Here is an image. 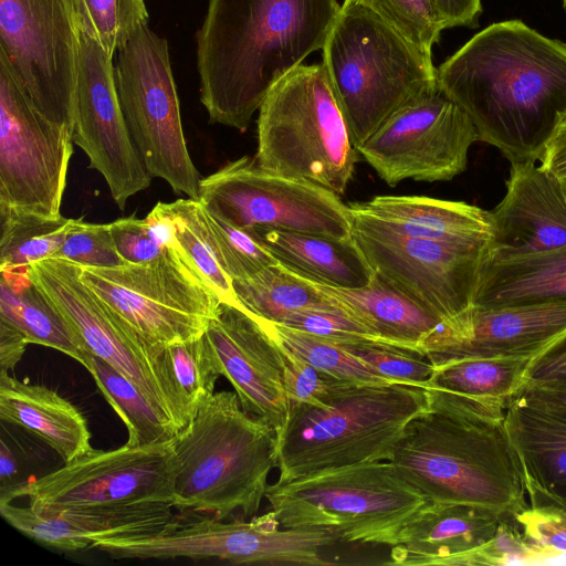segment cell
<instances>
[{
    "instance_id": "cell-1",
    "label": "cell",
    "mask_w": 566,
    "mask_h": 566,
    "mask_svg": "<svg viewBox=\"0 0 566 566\" xmlns=\"http://www.w3.org/2000/svg\"><path fill=\"white\" fill-rule=\"evenodd\" d=\"M437 82L479 142L535 163L566 116V43L520 20L493 23L437 67Z\"/></svg>"
},
{
    "instance_id": "cell-2",
    "label": "cell",
    "mask_w": 566,
    "mask_h": 566,
    "mask_svg": "<svg viewBox=\"0 0 566 566\" xmlns=\"http://www.w3.org/2000/svg\"><path fill=\"white\" fill-rule=\"evenodd\" d=\"M337 0H209L196 34L209 122L247 130L271 87L322 50Z\"/></svg>"
},
{
    "instance_id": "cell-3",
    "label": "cell",
    "mask_w": 566,
    "mask_h": 566,
    "mask_svg": "<svg viewBox=\"0 0 566 566\" xmlns=\"http://www.w3.org/2000/svg\"><path fill=\"white\" fill-rule=\"evenodd\" d=\"M391 462L433 504L513 517L530 507L504 419L429 407L409 423Z\"/></svg>"
},
{
    "instance_id": "cell-4",
    "label": "cell",
    "mask_w": 566,
    "mask_h": 566,
    "mask_svg": "<svg viewBox=\"0 0 566 566\" xmlns=\"http://www.w3.org/2000/svg\"><path fill=\"white\" fill-rule=\"evenodd\" d=\"M172 443L175 509L219 520L255 516L277 464L276 433L242 408L235 391L205 400Z\"/></svg>"
},
{
    "instance_id": "cell-5",
    "label": "cell",
    "mask_w": 566,
    "mask_h": 566,
    "mask_svg": "<svg viewBox=\"0 0 566 566\" xmlns=\"http://www.w3.org/2000/svg\"><path fill=\"white\" fill-rule=\"evenodd\" d=\"M429 408L423 388L406 382L338 380L322 407L290 406L276 433L283 483L319 470L391 461L409 423Z\"/></svg>"
},
{
    "instance_id": "cell-6",
    "label": "cell",
    "mask_w": 566,
    "mask_h": 566,
    "mask_svg": "<svg viewBox=\"0 0 566 566\" xmlns=\"http://www.w3.org/2000/svg\"><path fill=\"white\" fill-rule=\"evenodd\" d=\"M322 51L356 149L394 114L439 90L431 54L354 0L342 4Z\"/></svg>"
},
{
    "instance_id": "cell-7",
    "label": "cell",
    "mask_w": 566,
    "mask_h": 566,
    "mask_svg": "<svg viewBox=\"0 0 566 566\" xmlns=\"http://www.w3.org/2000/svg\"><path fill=\"white\" fill-rule=\"evenodd\" d=\"M265 499L282 527L316 528L346 543L392 546L429 500L391 461L328 468L269 484Z\"/></svg>"
},
{
    "instance_id": "cell-8",
    "label": "cell",
    "mask_w": 566,
    "mask_h": 566,
    "mask_svg": "<svg viewBox=\"0 0 566 566\" xmlns=\"http://www.w3.org/2000/svg\"><path fill=\"white\" fill-rule=\"evenodd\" d=\"M358 156L322 63L298 65L268 92L254 158L262 169L342 195Z\"/></svg>"
},
{
    "instance_id": "cell-9",
    "label": "cell",
    "mask_w": 566,
    "mask_h": 566,
    "mask_svg": "<svg viewBox=\"0 0 566 566\" xmlns=\"http://www.w3.org/2000/svg\"><path fill=\"white\" fill-rule=\"evenodd\" d=\"M82 281L150 348L200 336L221 300L178 247L145 264L81 266Z\"/></svg>"
},
{
    "instance_id": "cell-10",
    "label": "cell",
    "mask_w": 566,
    "mask_h": 566,
    "mask_svg": "<svg viewBox=\"0 0 566 566\" xmlns=\"http://www.w3.org/2000/svg\"><path fill=\"white\" fill-rule=\"evenodd\" d=\"M338 538L324 530L282 527L270 511L249 521L209 515L174 518L158 531L98 536L91 548L113 558H214L247 565H331L322 555Z\"/></svg>"
},
{
    "instance_id": "cell-11",
    "label": "cell",
    "mask_w": 566,
    "mask_h": 566,
    "mask_svg": "<svg viewBox=\"0 0 566 566\" xmlns=\"http://www.w3.org/2000/svg\"><path fill=\"white\" fill-rule=\"evenodd\" d=\"M114 62L120 107L148 172L198 200L200 178L187 148L167 40L145 25Z\"/></svg>"
},
{
    "instance_id": "cell-12",
    "label": "cell",
    "mask_w": 566,
    "mask_h": 566,
    "mask_svg": "<svg viewBox=\"0 0 566 566\" xmlns=\"http://www.w3.org/2000/svg\"><path fill=\"white\" fill-rule=\"evenodd\" d=\"M80 52L71 0H0V57L36 111L71 135Z\"/></svg>"
},
{
    "instance_id": "cell-13",
    "label": "cell",
    "mask_w": 566,
    "mask_h": 566,
    "mask_svg": "<svg viewBox=\"0 0 566 566\" xmlns=\"http://www.w3.org/2000/svg\"><path fill=\"white\" fill-rule=\"evenodd\" d=\"M353 238L376 275L451 327L472 307L489 242L409 238L352 209Z\"/></svg>"
},
{
    "instance_id": "cell-14",
    "label": "cell",
    "mask_w": 566,
    "mask_h": 566,
    "mask_svg": "<svg viewBox=\"0 0 566 566\" xmlns=\"http://www.w3.org/2000/svg\"><path fill=\"white\" fill-rule=\"evenodd\" d=\"M198 200L211 214L237 228L353 237L352 211L339 195L266 171L247 156L200 179Z\"/></svg>"
},
{
    "instance_id": "cell-15",
    "label": "cell",
    "mask_w": 566,
    "mask_h": 566,
    "mask_svg": "<svg viewBox=\"0 0 566 566\" xmlns=\"http://www.w3.org/2000/svg\"><path fill=\"white\" fill-rule=\"evenodd\" d=\"M178 460L172 438L145 446L92 449L61 469L19 482L0 503L28 496L33 507L167 504L174 507Z\"/></svg>"
},
{
    "instance_id": "cell-16",
    "label": "cell",
    "mask_w": 566,
    "mask_h": 566,
    "mask_svg": "<svg viewBox=\"0 0 566 566\" xmlns=\"http://www.w3.org/2000/svg\"><path fill=\"white\" fill-rule=\"evenodd\" d=\"M72 135L31 104L0 57V207L61 217Z\"/></svg>"
},
{
    "instance_id": "cell-17",
    "label": "cell",
    "mask_w": 566,
    "mask_h": 566,
    "mask_svg": "<svg viewBox=\"0 0 566 566\" xmlns=\"http://www.w3.org/2000/svg\"><path fill=\"white\" fill-rule=\"evenodd\" d=\"M42 287L78 335L84 347L127 377L179 431L186 424L170 384L163 352L127 329L81 279V265L50 258L29 266Z\"/></svg>"
},
{
    "instance_id": "cell-18",
    "label": "cell",
    "mask_w": 566,
    "mask_h": 566,
    "mask_svg": "<svg viewBox=\"0 0 566 566\" xmlns=\"http://www.w3.org/2000/svg\"><path fill=\"white\" fill-rule=\"evenodd\" d=\"M479 140L469 116L440 90L397 112L358 148L389 186L448 181L463 172Z\"/></svg>"
},
{
    "instance_id": "cell-19",
    "label": "cell",
    "mask_w": 566,
    "mask_h": 566,
    "mask_svg": "<svg viewBox=\"0 0 566 566\" xmlns=\"http://www.w3.org/2000/svg\"><path fill=\"white\" fill-rule=\"evenodd\" d=\"M73 143L83 149L90 167L105 179L120 210L151 182L126 124L114 76V59L80 31Z\"/></svg>"
},
{
    "instance_id": "cell-20",
    "label": "cell",
    "mask_w": 566,
    "mask_h": 566,
    "mask_svg": "<svg viewBox=\"0 0 566 566\" xmlns=\"http://www.w3.org/2000/svg\"><path fill=\"white\" fill-rule=\"evenodd\" d=\"M205 335L221 376L232 385L242 408L275 432L286 422L290 403L279 342L238 304L221 301Z\"/></svg>"
},
{
    "instance_id": "cell-21",
    "label": "cell",
    "mask_w": 566,
    "mask_h": 566,
    "mask_svg": "<svg viewBox=\"0 0 566 566\" xmlns=\"http://www.w3.org/2000/svg\"><path fill=\"white\" fill-rule=\"evenodd\" d=\"M490 262L566 248V195L562 181L532 161L511 164L506 193L491 211Z\"/></svg>"
},
{
    "instance_id": "cell-22",
    "label": "cell",
    "mask_w": 566,
    "mask_h": 566,
    "mask_svg": "<svg viewBox=\"0 0 566 566\" xmlns=\"http://www.w3.org/2000/svg\"><path fill=\"white\" fill-rule=\"evenodd\" d=\"M566 332V301L473 306L440 334L432 364L460 357H534Z\"/></svg>"
},
{
    "instance_id": "cell-23",
    "label": "cell",
    "mask_w": 566,
    "mask_h": 566,
    "mask_svg": "<svg viewBox=\"0 0 566 566\" xmlns=\"http://www.w3.org/2000/svg\"><path fill=\"white\" fill-rule=\"evenodd\" d=\"M171 505H99L33 507L0 503L1 516L33 541L60 551L91 547L98 536L149 533L175 518Z\"/></svg>"
},
{
    "instance_id": "cell-24",
    "label": "cell",
    "mask_w": 566,
    "mask_h": 566,
    "mask_svg": "<svg viewBox=\"0 0 566 566\" xmlns=\"http://www.w3.org/2000/svg\"><path fill=\"white\" fill-rule=\"evenodd\" d=\"M504 516L465 504L430 503L400 532L386 565H481Z\"/></svg>"
},
{
    "instance_id": "cell-25",
    "label": "cell",
    "mask_w": 566,
    "mask_h": 566,
    "mask_svg": "<svg viewBox=\"0 0 566 566\" xmlns=\"http://www.w3.org/2000/svg\"><path fill=\"white\" fill-rule=\"evenodd\" d=\"M532 357H460L434 364L424 388L429 407L486 419H504L525 384Z\"/></svg>"
},
{
    "instance_id": "cell-26",
    "label": "cell",
    "mask_w": 566,
    "mask_h": 566,
    "mask_svg": "<svg viewBox=\"0 0 566 566\" xmlns=\"http://www.w3.org/2000/svg\"><path fill=\"white\" fill-rule=\"evenodd\" d=\"M312 283L331 304L369 328L387 345L427 356L444 329L437 316L376 274L369 285L360 289Z\"/></svg>"
},
{
    "instance_id": "cell-27",
    "label": "cell",
    "mask_w": 566,
    "mask_h": 566,
    "mask_svg": "<svg viewBox=\"0 0 566 566\" xmlns=\"http://www.w3.org/2000/svg\"><path fill=\"white\" fill-rule=\"evenodd\" d=\"M504 422L530 506L566 505V419L514 399Z\"/></svg>"
},
{
    "instance_id": "cell-28",
    "label": "cell",
    "mask_w": 566,
    "mask_h": 566,
    "mask_svg": "<svg viewBox=\"0 0 566 566\" xmlns=\"http://www.w3.org/2000/svg\"><path fill=\"white\" fill-rule=\"evenodd\" d=\"M348 206L379 227L409 238L490 242L493 230L491 211L463 201L423 196H376Z\"/></svg>"
},
{
    "instance_id": "cell-29",
    "label": "cell",
    "mask_w": 566,
    "mask_h": 566,
    "mask_svg": "<svg viewBox=\"0 0 566 566\" xmlns=\"http://www.w3.org/2000/svg\"><path fill=\"white\" fill-rule=\"evenodd\" d=\"M250 230L281 265L312 282L360 289L375 277L353 237L338 239L272 228Z\"/></svg>"
},
{
    "instance_id": "cell-30",
    "label": "cell",
    "mask_w": 566,
    "mask_h": 566,
    "mask_svg": "<svg viewBox=\"0 0 566 566\" xmlns=\"http://www.w3.org/2000/svg\"><path fill=\"white\" fill-rule=\"evenodd\" d=\"M0 419L30 430L69 463L87 453L91 432L82 412L56 391L0 373Z\"/></svg>"
},
{
    "instance_id": "cell-31",
    "label": "cell",
    "mask_w": 566,
    "mask_h": 566,
    "mask_svg": "<svg viewBox=\"0 0 566 566\" xmlns=\"http://www.w3.org/2000/svg\"><path fill=\"white\" fill-rule=\"evenodd\" d=\"M566 301V248L505 262H484L473 306Z\"/></svg>"
},
{
    "instance_id": "cell-32",
    "label": "cell",
    "mask_w": 566,
    "mask_h": 566,
    "mask_svg": "<svg viewBox=\"0 0 566 566\" xmlns=\"http://www.w3.org/2000/svg\"><path fill=\"white\" fill-rule=\"evenodd\" d=\"M0 318L20 329L30 344L46 346L82 365L86 348L55 303L27 270H0Z\"/></svg>"
},
{
    "instance_id": "cell-33",
    "label": "cell",
    "mask_w": 566,
    "mask_h": 566,
    "mask_svg": "<svg viewBox=\"0 0 566 566\" xmlns=\"http://www.w3.org/2000/svg\"><path fill=\"white\" fill-rule=\"evenodd\" d=\"M232 285L238 304L262 322L282 323L297 310L331 304L311 281L280 263Z\"/></svg>"
},
{
    "instance_id": "cell-34",
    "label": "cell",
    "mask_w": 566,
    "mask_h": 566,
    "mask_svg": "<svg viewBox=\"0 0 566 566\" xmlns=\"http://www.w3.org/2000/svg\"><path fill=\"white\" fill-rule=\"evenodd\" d=\"M83 366L93 376L105 399L123 420L127 444L145 446L169 440L178 430L145 395L105 360L87 353Z\"/></svg>"
},
{
    "instance_id": "cell-35",
    "label": "cell",
    "mask_w": 566,
    "mask_h": 566,
    "mask_svg": "<svg viewBox=\"0 0 566 566\" xmlns=\"http://www.w3.org/2000/svg\"><path fill=\"white\" fill-rule=\"evenodd\" d=\"M72 220L0 207V270H27L35 262L53 258Z\"/></svg>"
},
{
    "instance_id": "cell-36",
    "label": "cell",
    "mask_w": 566,
    "mask_h": 566,
    "mask_svg": "<svg viewBox=\"0 0 566 566\" xmlns=\"http://www.w3.org/2000/svg\"><path fill=\"white\" fill-rule=\"evenodd\" d=\"M166 207L174 223L176 247L189 259L221 301L238 304L232 280L222 269L205 207L199 200L191 198L178 199L166 203Z\"/></svg>"
},
{
    "instance_id": "cell-37",
    "label": "cell",
    "mask_w": 566,
    "mask_h": 566,
    "mask_svg": "<svg viewBox=\"0 0 566 566\" xmlns=\"http://www.w3.org/2000/svg\"><path fill=\"white\" fill-rule=\"evenodd\" d=\"M163 358L188 423L199 406L214 394L217 379L221 376L205 332L168 345Z\"/></svg>"
},
{
    "instance_id": "cell-38",
    "label": "cell",
    "mask_w": 566,
    "mask_h": 566,
    "mask_svg": "<svg viewBox=\"0 0 566 566\" xmlns=\"http://www.w3.org/2000/svg\"><path fill=\"white\" fill-rule=\"evenodd\" d=\"M81 32L115 59L143 27L149 14L145 0H71Z\"/></svg>"
},
{
    "instance_id": "cell-39",
    "label": "cell",
    "mask_w": 566,
    "mask_h": 566,
    "mask_svg": "<svg viewBox=\"0 0 566 566\" xmlns=\"http://www.w3.org/2000/svg\"><path fill=\"white\" fill-rule=\"evenodd\" d=\"M260 322L277 342L335 379L365 384L396 382L376 373L342 345L277 323Z\"/></svg>"
},
{
    "instance_id": "cell-40",
    "label": "cell",
    "mask_w": 566,
    "mask_h": 566,
    "mask_svg": "<svg viewBox=\"0 0 566 566\" xmlns=\"http://www.w3.org/2000/svg\"><path fill=\"white\" fill-rule=\"evenodd\" d=\"M419 50L431 54L444 24L433 0H354Z\"/></svg>"
},
{
    "instance_id": "cell-41",
    "label": "cell",
    "mask_w": 566,
    "mask_h": 566,
    "mask_svg": "<svg viewBox=\"0 0 566 566\" xmlns=\"http://www.w3.org/2000/svg\"><path fill=\"white\" fill-rule=\"evenodd\" d=\"M205 210L222 269L232 281L279 263L250 229L233 227Z\"/></svg>"
},
{
    "instance_id": "cell-42",
    "label": "cell",
    "mask_w": 566,
    "mask_h": 566,
    "mask_svg": "<svg viewBox=\"0 0 566 566\" xmlns=\"http://www.w3.org/2000/svg\"><path fill=\"white\" fill-rule=\"evenodd\" d=\"M277 324L342 346L385 344L369 328L333 304L297 310Z\"/></svg>"
},
{
    "instance_id": "cell-43",
    "label": "cell",
    "mask_w": 566,
    "mask_h": 566,
    "mask_svg": "<svg viewBox=\"0 0 566 566\" xmlns=\"http://www.w3.org/2000/svg\"><path fill=\"white\" fill-rule=\"evenodd\" d=\"M381 376L426 388L436 366L423 354L386 344L344 346Z\"/></svg>"
},
{
    "instance_id": "cell-44",
    "label": "cell",
    "mask_w": 566,
    "mask_h": 566,
    "mask_svg": "<svg viewBox=\"0 0 566 566\" xmlns=\"http://www.w3.org/2000/svg\"><path fill=\"white\" fill-rule=\"evenodd\" d=\"M53 258L88 268L126 264L116 250L109 223H88L82 219L72 220L64 241Z\"/></svg>"
},
{
    "instance_id": "cell-45",
    "label": "cell",
    "mask_w": 566,
    "mask_h": 566,
    "mask_svg": "<svg viewBox=\"0 0 566 566\" xmlns=\"http://www.w3.org/2000/svg\"><path fill=\"white\" fill-rule=\"evenodd\" d=\"M279 344L284 360V386L290 406H324L338 379L322 373L302 356Z\"/></svg>"
},
{
    "instance_id": "cell-46",
    "label": "cell",
    "mask_w": 566,
    "mask_h": 566,
    "mask_svg": "<svg viewBox=\"0 0 566 566\" xmlns=\"http://www.w3.org/2000/svg\"><path fill=\"white\" fill-rule=\"evenodd\" d=\"M535 555L566 551V521L547 507H528L515 516Z\"/></svg>"
},
{
    "instance_id": "cell-47",
    "label": "cell",
    "mask_w": 566,
    "mask_h": 566,
    "mask_svg": "<svg viewBox=\"0 0 566 566\" xmlns=\"http://www.w3.org/2000/svg\"><path fill=\"white\" fill-rule=\"evenodd\" d=\"M116 250L125 263L145 264L166 250L154 237L145 219L120 218L109 223Z\"/></svg>"
},
{
    "instance_id": "cell-48",
    "label": "cell",
    "mask_w": 566,
    "mask_h": 566,
    "mask_svg": "<svg viewBox=\"0 0 566 566\" xmlns=\"http://www.w3.org/2000/svg\"><path fill=\"white\" fill-rule=\"evenodd\" d=\"M557 381H566V332L530 360L524 386Z\"/></svg>"
},
{
    "instance_id": "cell-49",
    "label": "cell",
    "mask_w": 566,
    "mask_h": 566,
    "mask_svg": "<svg viewBox=\"0 0 566 566\" xmlns=\"http://www.w3.org/2000/svg\"><path fill=\"white\" fill-rule=\"evenodd\" d=\"M515 399L566 419V381L524 386Z\"/></svg>"
},
{
    "instance_id": "cell-50",
    "label": "cell",
    "mask_w": 566,
    "mask_h": 566,
    "mask_svg": "<svg viewBox=\"0 0 566 566\" xmlns=\"http://www.w3.org/2000/svg\"><path fill=\"white\" fill-rule=\"evenodd\" d=\"M444 28L475 27L481 13V0H433Z\"/></svg>"
},
{
    "instance_id": "cell-51",
    "label": "cell",
    "mask_w": 566,
    "mask_h": 566,
    "mask_svg": "<svg viewBox=\"0 0 566 566\" xmlns=\"http://www.w3.org/2000/svg\"><path fill=\"white\" fill-rule=\"evenodd\" d=\"M30 344L27 336L11 323L0 318V373L13 370Z\"/></svg>"
},
{
    "instance_id": "cell-52",
    "label": "cell",
    "mask_w": 566,
    "mask_h": 566,
    "mask_svg": "<svg viewBox=\"0 0 566 566\" xmlns=\"http://www.w3.org/2000/svg\"><path fill=\"white\" fill-rule=\"evenodd\" d=\"M539 160L544 170L559 180L566 179V116L556 126Z\"/></svg>"
},
{
    "instance_id": "cell-53",
    "label": "cell",
    "mask_w": 566,
    "mask_h": 566,
    "mask_svg": "<svg viewBox=\"0 0 566 566\" xmlns=\"http://www.w3.org/2000/svg\"><path fill=\"white\" fill-rule=\"evenodd\" d=\"M18 473V462L10 447L1 440L0 442V495L6 494L13 489L15 475Z\"/></svg>"
},
{
    "instance_id": "cell-54",
    "label": "cell",
    "mask_w": 566,
    "mask_h": 566,
    "mask_svg": "<svg viewBox=\"0 0 566 566\" xmlns=\"http://www.w3.org/2000/svg\"><path fill=\"white\" fill-rule=\"evenodd\" d=\"M532 565L566 566V551L535 555Z\"/></svg>"
},
{
    "instance_id": "cell-55",
    "label": "cell",
    "mask_w": 566,
    "mask_h": 566,
    "mask_svg": "<svg viewBox=\"0 0 566 566\" xmlns=\"http://www.w3.org/2000/svg\"><path fill=\"white\" fill-rule=\"evenodd\" d=\"M556 512L566 521V505L557 506Z\"/></svg>"
},
{
    "instance_id": "cell-56",
    "label": "cell",
    "mask_w": 566,
    "mask_h": 566,
    "mask_svg": "<svg viewBox=\"0 0 566 566\" xmlns=\"http://www.w3.org/2000/svg\"><path fill=\"white\" fill-rule=\"evenodd\" d=\"M560 181H562V185H563L564 192L566 195V179L560 180Z\"/></svg>"
}]
</instances>
